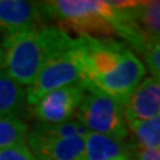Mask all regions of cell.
<instances>
[{
  "instance_id": "16",
  "label": "cell",
  "mask_w": 160,
  "mask_h": 160,
  "mask_svg": "<svg viewBox=\"0 0 160 160\" xmlns=\"http://www.w3.org/2000/svg\"><path fill=\"white\" fill-rule=\"evenodd\" d=\"M0 160H38L27 144L0 148Z\"/></svg>"
},
{
  "instance_id": "13",
  "label": "cell",
  "mask_w": 160,
  "mask_h": 160,
  "mask_svg": "<svg viewBox=\"0 0 160 160\" xmlns=\"http://www.w3.org/2000/svg\"><path fill=\"white\" fill-rule=\"evenodd\" d=\"M127 127L132 132V140L139 148L160 147V115L142 122L127 123Z\"/></svg>"
},
{
  "instance_id": "4",
  "label": "cell",
  "mask_w": 160,
  "mask_h": 160,
  "mask_svg": "<svg viewBox=\"0 0 160 160\" xmlns=\"http://www.w3.org/2000/svg\"><path fill=\"white\" fill-rule=\"evenodd\" d=\"M115 11V33L136 52L143 55L148 47L160 42V0H132L128 7Z\"/></svg>"
},
{
  "instance_id": "19",
  "label": "cell",
  "mask_w": 160,
  "mask_h": 160,
  "mask_svg": "<svg viewBox=\"0 0 160 160\" xmlns=\"http://www.w3.org/2000/svg\"><path fill=\"white\" fill-rule=\"evenodd\" d=\"M4 51L2 47V43H0V69H4Z\"/></svg>"
},
{
  "instance_id": "2",
  "label": "cell",
  "mask_w": 160,
  "mask_h": 160,
  "mask_svg": "<svg viewBox=\"0 0 160 160\" xmlns=\"http://www.w3.org/2000/svg\"><path fill=\"white\" fill-rule=\"evenodd\" d=\"M75 39L56 26H42L6 35L2 42L4 71L20 86H29L46 64L71 49Z\"/></svg>"
},
{
  "instance_id": "17",
  "label": "cell",
  "mask_w": 160,
  "mask_h": 160,
  "mask_svg": "<svg viewBox=\"0 0 160 160\" xmlns=\"http://www.w3.org/2000/svg\"><path fill=\"white\" fill-rule=\"evenodd\" d=\"M143 58L146 59L147 67L152 72V76L160 78V42L148 47L144 51Z\"/></svg>"
},
{
  "instance_id": "18",
  "label": "cell",
  "mask_w": 160,
  "mask_h": 160,
  "mask_svg": "<svg viewBox=\"0 0 160 160\" xmlns=\"http://www.w3.org/2000/svg\"><path fill=\"white\" fill-rule=\"evenodd\" d=\"M136 160H160V147L158 148H139L135 152Z\"/></svg>"
},
{
  "instance_id": "8",
  "label": "cell",
  "mask_w": 160,
  "mask_h": 160,
  "mask_svg": "<svg viewBox=\"0 0 160 160\" xmlns=\"http://www.w3.org/2000/svg\"><path fill=\"white\" fill-rule=\"evenodd\" d=\"M123 112L127 123L160 115V78L148 76L142 80L123 104Z\"/></svg>"
},
{
  "instance_id": "10",
  "label": "cell",
  "mask_w": 160,
  "mask_h": 160,
  "mask_svg": "<svg viewBox=\"0 0 160 160\" xmlns=\"http://www.w3.org/2000/svg\"><path fill=\"white\" fill-rule=\"evenodd\" d=\"M42 26L46 24L39 2L0 0V32L11 35Z\"/></svg>"
},
{
  "instance_id": "7",
  "label": "cell",
  "mask_w": 160,
  "mask_h": 160,
  "mask_svg": "<svg viewBox=\"0 0 160 160\" xmlns=\"http://www.w3.org/2000/svg\"><path fill=\"white\" fill-rule=\"evenodd\" d=\"M86 91V83L55 89L33 104V115L42 124H58L75 118Z\"/></svg>"
},
{
  "instance_id": "12",
  "label": "cell",
  "mask_w": 160,
  "mask_h": 160,
  "mask_svg": "<svg viewBox=\"0 0 160 160\" xmlns=\"http://www.w3.org/2000/svg\"><path fill=\"white\" fill-rule=\"evenodd\" d=\"M27 104L26 89L9 75L0 69V119L19 116Z\"/></svg>"
},
{
  "instance_id": "1",
  "label": "cell",
  "mask_w": 160,
  "mask_h": 160,
  "mask_svg": "<svg viewBox=\"0 0 160 160\" xmlns=\"http://www.w3.org/2000/svg\"><path fill=\"white\" fill-rule=\"evenodd\" d=\"M84 82L122 104L146 75V67L132 49L116 39L76 38Z\"/></svg>"
},
{
  "instance_id": "3",
  "label": "cell",
  "mask_w": 160,
  "mask_h": 160,
  "mask_svg": "<svg viewBox=\"0 0 160 160\" xmlns=\"http://www.w3.org/2000/svg\"><path fill=\"white\" fill-rule=\"evenodd\" d=\"M44 24L55 22L63 31L79 36L115 39L113 19L116 11L104 0H51L39 2Z\"/></svg>"
},
{
  "instance_id": "11",
  "label": "cell",
  "mask_w": 160,
  "mask_h": 160,
  "mask_svg": "<svg viewBox=\"0 0 160 160\" xmlns=\"http://www.w3.org/2000/svg\"><path fill=\"white\" fill-rule=\"evenodd\" d=\"M138 146L132 139L119 140L89 132L84 138L83 160H133Z\"/></svg>"
},
{
  "instance_id": "5",
  "label": "cell",
  "mask_w": 160,
  "mask_h": 160,
  "mask_svg": "<svg viewBox=\"0 0 160 160\" xmlns=\"http://www.w3.org/2000/svg\"><path fill=\"white\" fill-rule=\"evenodd\" d=\"M75 118L88 129V132L107 135L119 140L129 139L123 106L88 83H86V91Z\"/></svg>"
},
{
  "instance_id": "6",
  "label": "cell",
  "mask_w": 160,
  "mask_h": 160,
  "mask_svg": "<svg viewBox=\"0 0 160 160\" xmlns=\"http://www.w3.org/2000/svg\"><path fill=\"white\" fill-rule=\"evenodd\" d=\"M84 82L82 59L76 46L58 55L44 66L26 89L27 104L33 106L46 93L55 89Z\"/></svg>"
},
{
  "instance_id": "14",
  "label": "cell",
  "mask_w": 160,
  "mask_h": 160,
  "mask_svg": "<svg viewBox=\"0 0 160 160\" xmlns=\"http://www.w3.org/2000/svg\"><path fill=\"white\" fill-rule=\"evenodd\" d=\"M28 126L19 116L0 119V148L26 144Z\"/></svg>"
},
{
  "instance_id": "15",
  "label": "cell",
  "mask_w": 160,
  "mask_h": 160,
  "mask_svg": "<svg viewBox=\"0 0 160 160\" xmlns=\"http://www.w3.org/2000/svg\"><path fill=\"white\" fill-rule=\"evenodd\" d=\"M31 132L49 138H75L82 136L86 138L89 133L88 129L79 122L76 118H72L63 123L58 124H42L39 123Z\"/></svg>"
},
{
  "instance_id": "9",
  "label": "cell",
  "mask_w": 160,
  "mask_h": 160,
  "mask_svg": "<svg viewBox=\"0 0 160 160\" xmlns=\"http://www.w3.org/2000/svg\"><path fill=\"white\" fill-rule=\"evenodd\" d=\"M28 148L39 160H83L84 138H49L28 132Z\"/></svg>"
}]
</instances>
